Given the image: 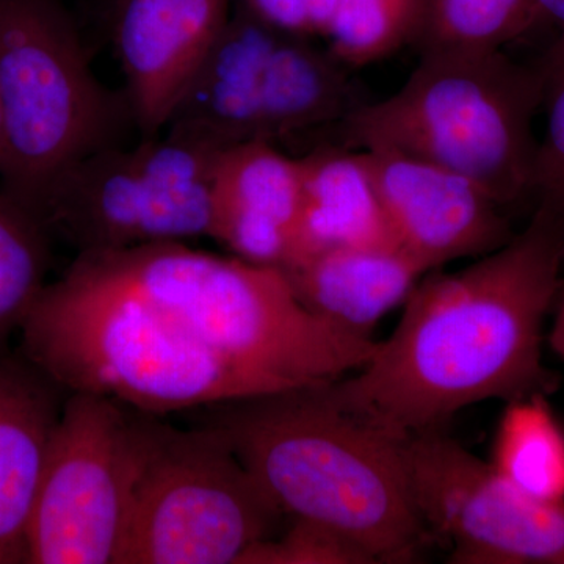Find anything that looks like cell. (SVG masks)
<instances>
[{
  "label": "cell",
  "instance_id": "11",
  "mask_svg": "<svg viewBox=\"0 0 564 564\" xmlns=\"http://www.w3.org/2000/svg\"><path fill=\"white\" fill-rule=\"evenodd\" d=\"M300 91L292 36L239 2L163 131L217 151L248 141L280 147L295 124Z\"/></svg>",
  "mask_w": 564,
  "mask_h": 564
},
{
  "label": "cell",
  "instance_id": "24",
  "mask_svg": "<svg viewBox=\"0 0 564 564\" xmlns=\"http://www.w3.org/2000/svg\"><path fill=\"white\" fill-rule=\"evenodd\" d=\"M240 3L281 31L326 39L337 0H240Z\"/></svg>",
  "mask_w": 564,
  "mask_h": 564
},
{
  "label": "cell",
  "instance_id": "9",
  "mask_svg": "<svg viewBox=\"0 0 564 564\" xmlns=\"http://www.w3.org/2000/svg\"><path fill=\"white\" fill-rule=\"evenodd\" d=\"M159 415L68 392L28 530V564H118Z\"/></svg>",
  "mask_w": 564,
  "mask_h": 564
},
{
  "label": "cell",
  "instance_id": "1",
  "mask_svg": "<svg viewBox=\"0 0 564 564\" xmlns=\"http://www.w3.org/2000/svg\"><path fill=\"white\" fill-rule=\"evenodd\" d=\"M564 225L534 207L524 231L466 269L432 270L402 321L350 378L325 386L333 402L402 436L443 430L485 400L549 397L544 323L564 278Z\"/></svg>",
  "mask_w": 564,
  "mask_h": 564
},
{
  "label": "cell",
  "instance_id": "17",
  "mask_svg": "<svg viewBox=\"0 0 564 564\" xmlns=\"http://www.w3.org/2000/svg\"><path fill=\"white\" fill-rule=\"evenodd\" d=\"M296 158L302 206L295 248L285 265L336 248L399 247L366 152L325 143Z\"/></svg>",
  "mask_w": 564,
  "mask_h": 564
},
{
  "label": "cell",
  "instance_id": "16",
  "mask_svg": "<svg viewBox=\"0 0 564 564\" xmlns=\"http://www.w3.org/2000/svg\"><path fill=\"white\" fill-rule=\"evenodd\" d=\"M281 272L310 313L361 339H372L375 326L406 303L426 273L399 247L315 252Z\"/></svg>",
  "mask_w": 564,
  "mask_h": 564
},
{
  "label": "cell",
  "instance_id": "3",
  "mask_svg": "<svg viewBox=\"0 0 564 564\" xmlns=\"http://www.w3.org/2000/svg\"><path fill=\"white\" fill-rule=\"evenodd\" d=\"M20 336L21 355L66 392L155 415L296 389L212 351L79 258L46 285Z\"/></svg>",
  "mask_w": 564,
  "mask_h": 564
},
{
  "label": "cell",
  "instance_id": "19",
  "mask_svg": "<svg viewBox=\"0 0 564 564\" xmlns=\"http://www.w3.org/2000/svg\"><path fill=\"white\" fill-rule=\"evenodd\" d=\"M51 239L43 223L0 188V355L10 351L50 284Z\"/></svg>",
  "mask_w": 564,
  "mask_h": 564
},
{
  "label": "cell",
  "instance_id": "27",
  "mask_svg": "<svg viewBox=\"0 0 564 564\" xmlns=\"http://www.w3.org/2000/svg\"><path fill=\"white\" fill-rule=\"evenodd\" d=\"M0 150H2V106H0Z\"/></svg>",
  "mask_w": 564,
  "mask_h": 564
},
{
  "label": "cell",
  "instance_id": "18",
  "mask_svg": "<svg viewBox=\"0 0 564 564\" xmlns=\"http://www.w3.org/2000/svg\"><path fill=\"white\" fill-rule=\"evenodd\" d=\"M491 466L518 491L544 502H564V430L547 397L507 402Z\"/></svg>",
  "mask_w": 564,
  "mask_h": 564
},
{
  "label": "cell",
  "instance_id": "22",
  "mask_svg": "<svg viewBox=\"0 0 564 564\" xmlns=\"http://www.w3.org/2000/svg\"><path fill=\"white\" fill-rule=\"evenodd\" d=\"M545 126L538 141L532 195L564 225V47L551 46L540 65Z\"/></svg>",
  "mask_w": 564,
  "mask_h": 564
},
{
  "label": "cell",
  "instance_id": "13",
  "mask_svg": "<svg viewBox=\"0 0 564 564\" xmlns=\"http://www.w3.org/2000/svg\"><path fill=\"white\" fill-rule=\"evenodd\" d=\"M232 0H121L115 44L143 137L159 135L228 22Z\"/></svg>",
  "mask_w": 564,
  "mask_h": 564
},
{
  "label": "cell",
  "instance_id": "15",
  "mask_svg": "<svg viewBox=\"0 0 564 564\" xmlns=\"http://www.w3.org/2000/svg\"><path fill=\"white\" fill-rule=\"evenodd\" d=\"M68 392L21 352L0 355V564H28V530Z\"/></svg>",
  "mask_w": 564,
  "mask_h": 564
},
{
  "label": "cell",
  "instance_id": "14",
  "mask_svg": "<svg viewBox=\"0 0 564 564\" xmlns=\"http://www.w3.org/2000/svg\"><path fill=\"white\" fill-rule=\"evenodd\" d=\"M302 206L296 155L265 141L218 152L212 174L210 239L236 258L282 269L292 259Z\"/></svg>",
  "mask_w": 564,
  "mask_h": 564
},
{
  "label": "cell",
  "instance_id": "25",
  "mask_svg": "<svg viewBox=\"0 0 564 564\" xmlns=\"http://www.w3.org/2000/svg\"><path fill=\"white\" fill-rule=\"evenodd\" d=\"M534 13L538 22H547L556 29V39L552 46L564 47V0H534Z\"/></svg>",
  "mask_w": 564,
  "mask_h": 564
},
{
  "label": "cell",
  "instance_id": "2",
  "mask_svg": "<svg viewBox=\"0 0 564 564\" xmlns=\"http://www.w3.org/2000/svg\"><path fill=\"white\" fill-rule=\"evenodd\" d=\"M325 386L188 413L226 437L285 518L339 533L375 563L413 562L432 534L411 491L410 436L345 410Z\"/></svg>",
  "mask_w": 564,
  "mask_h": 564
},
{
  "label": "cell",
  "instance_id": "7",
  "mask_svg": "<svg viewBox=\"0 0 564 564\" xmlns=\"http://www.w3.org/2000/svg\"><path fill=\"white\" fill-rule=\"evenodd\" d=\"M159 415L118 564H239L276 534L270 494L210 426L177 429Z\"/></svg>",
  "mask_w": 564,
  "mask_h": 564
},
{
  "label": "cell",
  "instance_id": "21",
  "mask_svg": "<svg viewBox=\"0 0 564 564\" xmlns=\"http://www.w3.org/2000/svg\"><path fill=\"white\" fill-rule=\"evenodd\" d=\"M422 0H337L328 51L348 68L383 61L413 44Z\"/></svg>",
  "mask_w": 564,
  "mask_h": 564
},
{
  "label": "cell",
  "instance_id": "6",
  "mask_svg": "<svg viewBox=\"0 0 564 564\" xmlns=\"http://www.w3.org/2000/svg\"><path fill=\"white\" fill-rule=\"evenodd\" d=\"M0 106L2 191L33 215L74 163L120 144L132 118L96 79L57 0H0Z\"/></svg>",
  "mask_w": 564,
  "mask_h": 564
},
{
  "label": "cell",
  "instance_id": "20",
  "mask_svg": "<svg viewBox=\"0 0 564 564\" xmlns=\"http://www.w3.org/2000/svg\"><path fill=\"white\" fill-rule=\"evenodd\" d=\"M536 25L534 0H422L419 52L500 51Z\"/></svg>",
  "mask_w": 564,
  "mask_h": 564
},
{
  "label": "cell",
  "instance_id": "4",
  "mask_svg": "<svg viewBox=\"0 0 564 564\" xmlns=\"http://www.w3.org/2000/svg\"><path fill=\"white\" fill-rule=\"evenodd\" d=\"M77 258L212 351L289 388L334 383L366 366L378 345L310 313L280 269L232 254L166 242Z\"/></svg>",
  "mask_w": 564,
  "mask_h": 564
},
{
  "label": "cell",
  "instance_id": "10",
  "mask_svg": "<svg viewBox=\"0 0 564 564\" xmlns=\"http://www.w3.org/2000/svg\"><path fill=\"white\" fill-rule=\"evenodd\" d=\"M415 507L454 564H564V502L518 491L464 445L430 430L406 443Z\"/></svg>",
  "mask_w": 564,
  "mask_h": 564
},
{
  "label": "cell",
  "instance_id": "5",
  "mask_svg": "<svg viewBox=\"0 0 564 564\" xmlns=\"http://www.w3.org/2000/svg\"><path fill=\"white\" fill-rule=\"evenodd\" d=\"M541 106L540 66L521 65L503 50L421 52L403 87L362 104L333 143L432 162L513 206L532 195Z\"/></svg>",
  "mask_w": 564,
  "mask_h": 564
},
{
  "label": "cell",
  "instance_id": "26",
  "mask_svg": "<svg viewBox=\"0 0 564 564\" xmlns=\"http://www.w3.org/2000/svg\"><path fill=\"white\" fill-rule=\"evenodd\" d=\"M549 345L552 351L558 355L564 361V282L554 307V325L549 333Z\"/></svg>",
  "mask_w": 564,
  "mask_h": 564
},
{
  "label": "cell",
  "instance_id": "8",
  "mask_svg": "<svg viewBox=\"0 0 564 564\" xmlns=\"http://www.w3.org/2000/svg\"><path fill=\"white\" fill-rule=\"evenodd\" d=\"M218 152L170 132L111 144L66 170L35 217L77 254L210 239Z\"/></svg>",
  "mask_w": 564,
  "mask_h": 564
},
{
  "label": "cell",
  "instance_id": "12",
  "mask_svg": "<svg viewBox=\"0 0 564 564\" xmlns=\"http://www.w3.org/2000/svg\"><path fill=\"white\" fill-rule=\"evenodd\" d=\"M362 151L397 245L426 273L513 239L503 207L475 182L402 152Z\"/></svg>",
  "mask_w": 564,
  "mask_h": 564
},
{
  "label": "cell",
  "instance_id": "23",
  "mask_svg": "<svg viewBox=\"0 0 564 564\" xmlns=\"http://www.w3.org/2000/svg\"><path fill=\"white\" fill-rule=\"evenodd\" d=\"M239 564H375L347 538L313 522L292 519L288 532L252 545Z\"/></svg>",
  "mask_w": 564,
  "mask_h": 564
}]
</instances>
